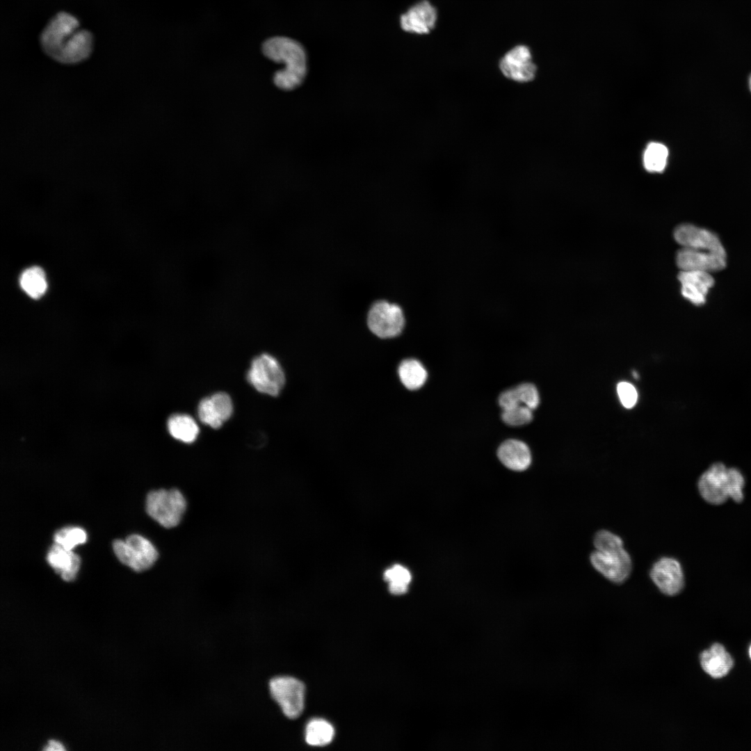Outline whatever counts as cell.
I'll return each instance as SVG.
<instances>
[{"label": "cell", "instance_id": "d6986e66", "mask_svg": "<svg viewBox=\"0 0 751 751\" xmlns=\"http://www.w3.org/2000/svg\"><path fill=\"white\" fill-rule=\"evenodd\" d=\"M700 664L705 672L717 679L727 675L734 663L725 647L720 644L715 643L701 654Z\"/></svg>", "mask_w": 751, "mask_h": 751}, {"label": "cell", "instance_id": "1f68e13d", "mask_svg": "<svg viewBox=\"0 0 751 751\" xmlns=\"http://www.w3.org/2000/svg\"><path fill=\"white\" fill-rule=\"evenodd\" d=\"M43 750H60V751L61 750L62 751V750H64L65 748H63V746L62 745L61 743H58V742H57L56 741H54V740H49L48 741V745H47V747L44 748Z\"/></svg>", "mask_w": 751, "mask_h": 751}, {"label": "cell", "instance_id": "4dcf8cb0", "mask_svg": "<svg viewBox=\"0 0 751 751\" xmlns=\"http://www.w3.org/2000/svg\"><path fill=\"white\" fill-rule=\"evenodd\" d=\"M617 391L620 402L624 407L631 408L635 405L638 399V393L633 385L627 382H619Z\"/></svg>", "mask_w": 751, "mask_h": 751}, {"label": "cell", "instance_id": "5b68a950", "mask_svg": "<svg viewBox=\"0 0 751 751\" xmlns=\"http://www.w3.org/2000/svg\"><path fill=\"white\" fill-rule=\"evenodd\" d=\"M247 380L259 392L276 396L284 387L285 375L276 358L264 353L252 360Z\"/></svg>", "mask_w": 751, "mask_h": 751}, {"label": "cell", "instance_id": "7c38bea8", "mask_svg": "<svg viewBox=\"0 0 751 751\" xmlns=\"http://www.w3.org/2000/svg\"><path fill=\"white\" fill-rule=\"evenodd\" d=\"M650 576L665 595L673 596L684 588V576L682 567L678 560L670 557H663L652 566Z\"/></svg>", "mask_w": 751, "mask_h": 751}, {"label": "cell", "instance_id": "44dd1931", "mask_svg": "<svg viewBox=\"0 0 751 751\" xmlns=\"http://www.w3.org/2000/svg\"><path fill=\"white\" fill-rule=\"evenodd\" d=\"M398 375L401 383L410 390L421 388L428 378L426 369L415 359L402 361L398 368Z\"/></svg>", "mask_w": 751, "mask_h": 751}, {"label": "cell", "instance_id": "cb8c5ba5", "mask_svg": "<svg viewBox=\"0 0 751 751\" xmlns=\"http://www.w3.org/2000/svg\"><path fill=\"white\" fill-rule=\"evenodd\" d=\"M384 579L388 582L389 592L400 595L408 590L412 576L406 567L397 564L385 570Z\"/></svg>", "mask_w": 751, "mask_h": 751}, {"label": "cell", "instance_id": "30bf717a", "mask_svg": "<svg viewBox=\"0 0 751 751\" xmlns=\"http://www.w3.org/2000/svg\"><path fill=\"white\" fill-rule=\"evenodd\" d=\"M592 566L606 578L615 583H622L631 571V560L624 549L600 551L595 550L590 555Z\"/></svg>", "mask_w": 751, "mask_h": 751}, {"label": "cell", "instance_id": "7a4b0ae2", "mask_svg": "<svg viewBox=\"0 0 751 751\" xmlns=\"http://www.w3.org/2000/svg\"><path fill=\"white\" fill-rule=\"evenodd\" d=\"M264 55L285 66L273 75V82L280 89L291 90L298 87L307 74V56L302 46L286 37L277 36L266 40L261 47Z\"/></svg>", "mask_w": 751, "mask_h": 751}, {"label": "cell", "instance_id": "2e32d148", "mask_svg": "<svg viewBox=\"0 0 751 751\" xmlns=\"http://www.w3.org/2000/svg\"><path fill=\"white\" fill-rule=\"evenodd\" d=\"M437 19L436 8L428 1L423 0L401 16V26L407 32L426 34L434 29Z\"/></svg>", "mask_w": 751, "mask_h": 751}, {"label": "cell", "instance_id": "e0dca14e", "mask_svg": "<svg viewBox=\"0 0 751 751\" xmlns=\"http://www.w3.org/2000/svg\"><path fill=\"white\" fill-rule=\"evenodd\" d=\"M47 560L65 581L75 579L81 564L80 557L77 554L56 543L50 547L47 554Z\"/></svg>", "mask_w": 751, "mask_h": 751}, {"label": "cell", "instance_id": "ffe728a7", "mask_svg": "<svg viewBox=\"0 0 751 751\" xmlns=\"http://www.w3.org/2000/svg\"><path fill=\"white\" fill-rule=\"evenodd\" d=\"M170 435L184 443H193L197 437L200 429L195 419L186 414L171 415L167 422Z\"/></svg>", "mask_w": 751, "mask_h": 751}, {"label": "cell", "instance_id": "4fadbf2b", "mask_svg": "<svg viewBox=\"0 0 751 751\" xmlns=\"http://www.w3.org/2000/svg\"><path fill=\"white\" fill-rule=\"evenodd\" d=\"M233 413V403L225 392H216L202 398L197 406V416L203 423L217 429L228 420Z\"/></svg>", "mask_w": 751, "mask_h": 751}, {"label": "cell", "instance_id": "ba28073f", "mask_svg": "<svg viewBox=\"0 0 751 751\" xmlns=\"http://www.w3.org/2000/svg\"><path fill=\"white\" fill-rule=\"evenodd\" d=\"M499 67L506 78L519 83L532 81L537 73L531 50L523 45L508 51L500 59Z\"/></svg>", "mask_w": 751, "mask_h": 751}, {"label": "cell", "instance_id": "ac0fdd59", "mask_svg": "<svg viewBox=\"0 0 751 751\" xmlns=\"http://www.w3.org/2000/svg\"><path fill=\"white\" fill-rule=\"evenodd\" d=\"M497 455L501 463L514 471H524L531 462V455L528 446L517 439H508L499 447Z\"/></svg>", "mask_w": 751, "mask_h": 751}, {"label": "cell", "instance_id": "9a60e30c", "mask_svg": "<svg viewBox=\"0 0 751 751\" xmlns=\"http://www.w3.org/2000/svg\"><path fill=\"white\" fill-rule=\"evenodd\" d=\"M678 280L682 296L697 306L705 303L708 291L714 284L711 274L701 270H681Z\"/></svg>", "mask_w": 751, "mask_h": 751}, {"label": "cell", "instance_id": "83f0119b", "mask_svg": "<svg viewBox=\"0 0 751 751\" xmlns=\"http://www.w3.org/2000/svg\"><path fill=\"white\" fill-rule=\"evenodd\" d=\"M513 389L519 405H525L532 410L538 406L540 397L538 389L534 385L522 383Z\"/></svg>", "mask_w": 751, "mask_h": 751}, {"label": "cell", "instance_id": "f546056e", "mask_svg": "<svg viewBox=\"0 0 751 751\" xmlns=\"http://www.w3.org/2000/svg\"><path fill=\"white\" fill-rule=\"evenodd\" d=\"M744 485L745 479L742 473L735 467H729V497L736 502L743 501Z\"/></svg>", "mask_w": 751, "mask_h": 751}, {"label": "cell", "instance_id": "484cf974", "mask_svg": "<svg viewBox=\"0 0 751 751\" xmlns=\"http://www.w3.org/2000/svg\"><path fill=\"white\" fill-rule=\"evenodd\" d=\"M87 534L84 529L77 526H67L57 531L54 536V543L72 550L79 544L86 542Z\"/></svg>", "mask_w": 751, "mask_h": 751}, {"label": "cell", "instance_id": "6da1fadb", "mask_svg": "<svg viewBox=\"0 0 751 751\" xmlns=\"http://www.w3.org/2000/svg\"><path fill=\"white\" fill-rule=\"evenodd\" d=\"M39 42L44 53L65 65H74L87 60L94 49L92 33L81 26L74 15L60 11L54 15L42 30Z\"/></svg>", "mask_w": 751, "mask_h": 751}, {"label": "cell", "instance_id": "4316f807", "mask_svg": "<svg viewBox=\"0 0 751 751\" xmlns=\"http://www.w3.org/2000/svg\"><path fill=\"white\" fill-rule=\"evenodd\" d=\"M532 411L529 407L520 405L503 410L501 418L509 426H519L528 423L533 419Z\"/></svg>", "mask_w": 751, "mask_h": 751}, {"label": "cell", "instance_id": "8fae6325", "mask_svg": "<svg viewBox=\"0 0 751 751\" xmlns=\"http://www.w3.org/2000/svg\"><path fill=\"white\" fill-rule=\"evenodd\" d=\"M673 236L683 248L706 250L726 255L718 236L708 229L691 224H681L675 229Z\"/></svg>", "mask_w": 751, "mask_h": 751}, {"label": "cell", "instance_id": "3957f363", "mask_svg": "<svg viewBox=\"0 0 751 751\" xmlns=\"http://www.w3.org/2000/svg\"><path fill=\"white\" fill-rule=\"evenodd\" d=\"M187 508V499L177 488L152 490L146 496L145 510L147 515L167 529L176 528L181 524Z\"/></svg>", "mask_w": 751, "mask_h": 751}, {"label": "cell", "instance_id": "7402d4cb", "mask_svg": "<svg viewBox=\"0 0 751 751\" xmlns=\"http://www.w3.org/2000/svg\"><path fill=\"white\" fill-rule=\"evenodd\" d=\"M19 284L22 289L33 299L40 298L47 289L45 273L39 266L24 270L20 275Z\"/></svg>", "mask_w": 751, "mask_h": 751}, {"label": "cell", "instance_id": "277c9868", "mask_svg": "<svg viewBox=\"0 0 751 751\" xmlns=\"http://www.w3.org/2000/svg\"><path fill=\"white\" fill-rule=\"evenodd\" d=\"M113 549L122 563L138 572L150 569L159 558L154 544L138 534L131 535L125 540H115Z\"/></svg>", "mask_w": 751, "mask_h": 751}, {"label": "cell", "instance_id": "d6a6232c", "mask_svg": "<svg viewBox=\"0 0 751 751\" xmlns=\"http://www.w3.org/2000/svg\"><path fill=\"white\" fill-rule=\"evenodd\" d=\"M632 374H633V377H634L635 378H638V375L637 374V372H636V371H633V372H632Z\"/></svg>", "mask_w": 751, "mask_h": 751}, {"label": "cell", "instance_id": "52a82bcc", "mask_svg": "<svg viewBox=\"0 0 751 751\" xmlns=\"http://www.w3.org/2000/svg\"><path fill=\"white\" fill-rule=\"evenodd\" d=\"M405 323L404 312L396 303L387 300L375 302L367 314V325L370 331L382 339L399 335Z\"/></svg>", "mask_w": 751, "mask_h": 751}, {"label": "cell", "instance_id": "e575fe53", "mask_svg": "<svg viewBox=\"0 0 751 751\" xmlns=\"http://www.w3.org/2000/svg\"><path fill=\"white\" fill-rule=\"evenodd\" d=\"M749 654H750V659H751V645H750V649H749Z\"/></svg>", "mask_w": 751, "mask_h": 751}, {"label": "cell", "instance_id": "836d02e7", "mask_svg": "<svg viewBox=\"0 0 751 751\" xmlns=\"http://www.w3.org/2000/svg\"><path fill=\"white\" fill-rule=\"evenodd\" d=\"M748 83H749L750 90L751 91V75H750V76L749 78Z\"/></svg>", "mask_w": 751, "mask_h": 751}, {"label": "cell", "instance_id": "9c48e42d", "mask_svg": "<svg viewBox=\"0 0 751 751\" xmlns=\"http://www.w3.org/2000/svg\"><path fill=\"white\" fill-rule=\"evenodd\" d=\"M698 490L706 502L723 503L729 498V467L722 462L711 465L700 477Z\"/></svg>", "mask_w": 751, "mask_h": 751}, {"label": "cell", "instance_id": "f1b7e54d", "mask_svg": "<svg viewBox=\"0 0 751 751\" xmlns=\"http://www.w3.org/2000/svg\"><path fill=\"white\" fill-rule=\"evenodd\" d=\"M594 545L596 550L600 551L624 548L622 539L617 535L606 530H601L596 533L594 538Z\"/></svg>", "mask_w": 751, "mask_h": 751}, {"label": "cell", "instance_id": "5bb4252c", "mask_svg": "<svg viewBox=\"0 0 751 751\" xmlns=\"http://www.w3.org/2000/svg\"><path fill=\"white\" fill-rule=\"evenodd\" d=\"M727 256L706 250L683 248L676 255L681 270L718 271L726 266Z\"/></svg>", "mask_w": 751, "mask_h": 751}, {"label": "cell", "instance_id": "603a6c76", "mask_svg": "<svg viewBox=\"0 0 751 751\" xmlns=\"http://www.w3.org/2000/svg\"><path fill=\"white\" fill-rule=\"evenodd\" d=\"M334 730L333 727L323 719H313L307 725L305 740L313 746H324L333 739Z\"/></svg>", "mask_w": 751, "mask_h": 751}, {"label": "cell", "instance_id": "d4e9b609", "mask_svg": "<svg viewBox=\"0 0 751 751\" xmlns=\"http://www.w3.org/2000/svg\"><path fill=\"white\" fill-rule=\"evenodd\" d=\"M668 156V150L664 145L651 143L644 153L645 168L649 172H661L665 168Z\"/></svg>", "mask_w": 751, "mask_h": 751}, {"label": "cell", "instance_id": "8992f818", "mask_svg": "<svg viewBox=\"0 0 751 751\" xmlns=\"http://www.w3.org/2000/svg\"><path fill=\"white\" fill-rule=\"evenodd\" d=\"M268 689L271 697L286 717L295 719L302 713L305 688L300 680L289 676H277L269 680Z\"/></svg>", "mask_w": 751, "mask_h": 751}]
</instances>
